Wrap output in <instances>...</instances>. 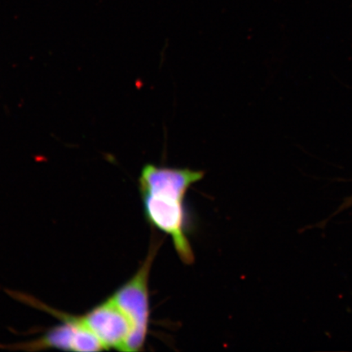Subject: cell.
<instances>
[{
  "mask_svg": "<svg viewBox=\"0 0 352 352\" xmlns=\"http://www.w3.org/2000/svg\"><path fill=\"white\" fill-rule=\"evenodd\" d=\"M162 241H152L146 258L136 274L116 290L111 298L129 318L133 328L126 351L143 349L151 319L148 279L152 264Z\"/></svg>",
  "mask_w": 352,
  "mask_h": 352,
  "instance_id": "7a4b0ae2",
  "label": "cell"
},
{
  "mask_svg": "<svg viewBox=\"0 0 352 352\" xmlns=\"http://www.w3.org/2000/svg\"><path fill=\"white\" fill-rule=\"evenodd\" d=\"M204 175L201 170L148 164L139 179L145 217L153 228L170 236L176 253L186 264L195 262V254L187 236L184 199L189 188Z\"/></svg>",
  "mask_w": 352,
  "mask_h": 352,
  "instance_id": "6da1fadb",
  "label": "cell"
},
{
  "mask_svg": "<svg viewBox=\"0 0 352 352\" xmlns=\"http://www.w3.org/2000/svg\"><path fill=\"white\" fill-rule=\"evenodd\" d=\"M52 314L59 316L63 323L50 329L38 340L21 343L19 349L38 351L56 349L73 351H100L105 350L96 334L87 327L82 316L59 314L50 309Z\"/></svg>",
  "mask_w": 352,
  "mask_h": 352,
  "instance_id": "3957f363",
  "label": "cell"
},
{
  "mask_svg": "<svg viewBox=\"0 0 352 352\" xmlns=\"http://www.w3.org/2000/svg\"><path fill=\"white\" fill-rule=\"evenodd\" d=\"M83 320L104 346L126 351L133 328L129 318L110 297L92 308Z\"/></svg>",
  "mask_w": 352,
  "mask_h": 352,
  "instance_id": "277c9868",
  "label": "cell"
}]
</instances>
